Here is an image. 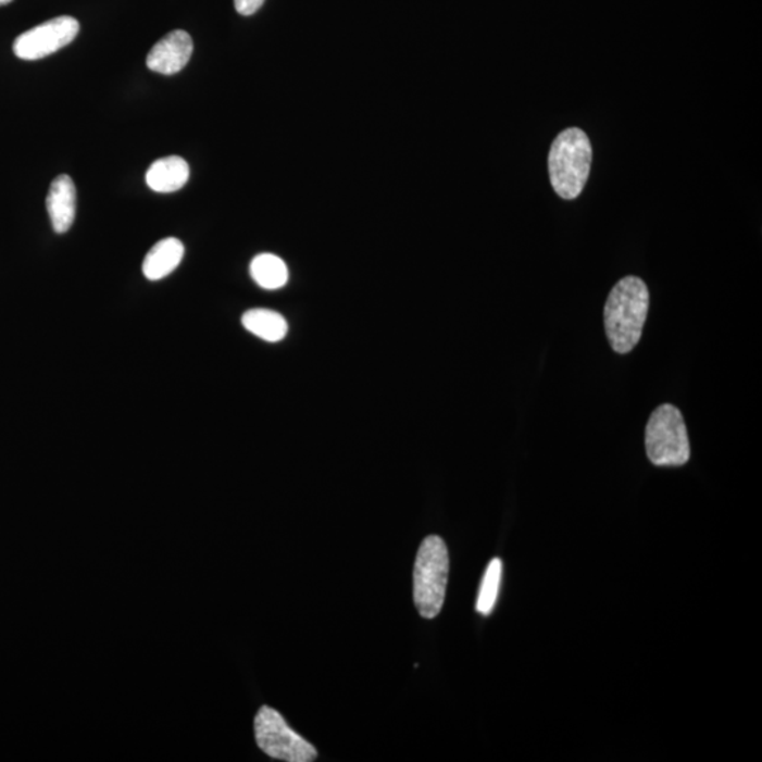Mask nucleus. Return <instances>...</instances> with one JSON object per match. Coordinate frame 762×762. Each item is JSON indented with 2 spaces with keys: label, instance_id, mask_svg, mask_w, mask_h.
Masks as SVG:
<instances>
[{
  "label": "nucleus",
  "instance_id": "obj_10",
  "mask_svg": "<svg viewBox=\"0 0 762 762\" xmlns=\"http://www.w3.org/2000/svg\"><path fill=\"white\" fill-rule=\"evenodd\" d=\"M182 240L167 238L151 248L143 262V273L150 282L163 280L179 266L184 258Z\"/></svg>",
  "mask_w": 762,
  "mask_h": 762
},
{
  "label": "nucleus",
  "instance_id": "obj_13",
  "mask_svg": "<svg viewBox=\"0 0 762 762\" xmlns=\"http://www.w3.org/2000/svg\"><path fill=\"white\" fill-rule=\"evenodd\" d=\"M501 576H503V562L500 558H495L490 561L482 579L476 603L477 613L489 615L494 612L497 598H499Z\"/></svg>",
  "mask_w": 762,
  "mask_h": 762
},
{
  "label": "nucleus",
  "instance_id": "obj_12",
  "mask_svg": "<svg viewBox=\"0 0 762 762\" xmlns=\"http://www.w3.org/2000/svg\"><path fill=\"white\" fill-rule=\"evenodd\" d=\"M250 274H252L254 283L264 290H278L288 282L287 264L276 254L255 255L250 263Z\"/></svg>",
  "mask_w": 762,
  "mask_h": 762
},
{
  "label": "nucleus",
  "instance_id": "obj_5",
  "mask_svg": "<svg viewBox=\"0 0 762 762\" xmlns=\"http://www.w3.org/2000/svg\"><path fill=\"white\" fill-rule=\"evenodd\" d=\"M254 737L259 749L274 760L312 762L318 757L315 747L292 730L280 712L270 707L260 708L255 714Z\"/></svg>",
  "mask_w": 762,
  "mask_h": 762
},
{
  "label": "nucleus",
  "instance_id": "obj_3",
  "mask_svg": "<svg viewBox=\"0 0 762 762\" xmlns=\"http://www.w3.org/2000/svg\"><path fill=\"white\" fill-rule=\"evenodd\" d=\"M449 577V553L438 535L425 538L414 563V604L421 617L433 620L444 608Z\"/></svg>",
  "mask_w": 762,
  "mask_h": 762
},
{
  "label": "nucleus",
  "instance_id": "obj_14",
  "mask_svg": "<svg viewBox=\"0 0 762 762\" xmlns=\"http://www.w3.org/2000/svg\"><path fill=\"white\" fill-rule=\"evenodd\" d=\"M264 0H235V8L241 16H252L263 7Z\"/></svg>",
  "mask_w": 762,
  "mask_h": 762
},
{
  "label": "nucleus",
  "instance_id": "obj_1",
  "mask_svg": "<svg viewBox=\"0 0 762 762\" xmlns=\"http://www.w3.org/2000/svg\"><path fill=\"white\" fill-rule=\"evenodd\" d=\"M650 292L641 278H622L610 291L604 307L605 335L614 352L626 354L640 342Z\"/></svg>",
  "mask_w": 762,
  "mask_h": 762
},
{
  "label": "nucleus",
  "instance_id": "obj_7",
  "mask_svg": "<svg viewBox=\"0 0 762 762\" xmlns=\"http://www.w3.org/2000/svg\"><path fill=\"white\" fill-rule=\"evenodd\" d=\"M193 42L184 30H174L163 37L150 50L148 67L154 73L173 75L179 73L191 60Z\"/></svg>",
  "mask_w": 762,
  "mask_h": 762
},
{
  "label": "nucleus",
  "instance_id": "obj_6",
  "mask_svg": "<svg viewBox=\"0 0 762 762\" xmlns=\"http://www.w3.org/2000/svg\"><path fill=\"white\" fill-rule=\"evenodd\" d=\"M79 33L77 18L59 16L42 25L23 33L13 42V51L21 60L35 61L46 59L63 47L71 45Z\"/></svg>",
  "mask_w": 762,
  "mask_h": 762
},
{
  "label": "nucleus",
  "instance_id": "obj_11",
  "mask_svg": "<svg viewBox=\"0 0 762 762\" xmlns=\"http://www.w3.org/2000/svg\"><path fill=\"white\" fill-rule=\"evenodd\" d=\"M241 324L250 334L272 343L280 342L288 333L286 318L278 312L264 310V308H255V310L246 312L241 316Z\"/></svg>",
  "mask_w": 762,
  "mask_h": 762
},
{
  "label": "nucleus",
  "instance_id": "obj_15",
  "mask_svg": "<svg viewBox=\"0 0 762 762\" xmlns=\"http://www.w3.org/2000/svg\"><path fill=\"white\" fill-rule=\"evenodd\" d=\"M13 2V0H0V7H4V4H9Z\"/></svg>",
  "mask_w": 762,
  "mask_h": 762
},
{
  "label": "nucleus",
  "instance_id": "obj_4",
  "mask_svg": "<svg viewBox=\"0 0 762 762\" xmlns=\"http://www.w3.org/2000/svg\"><path fill=\"white\" fill-rule=\"evenodd\" d=\"M648 459L655 466H684L690 459L688 429L683 414L672 404L658 407L646 429Z\"/></svg>",
  "mask_w": 762,
  "mask_h": 762
},
{
  "label": "nucleus",
  "instance_id": "obj_8",
  "mask_svg": "<svg viewBox=\"0 0 762 762\" xmlns=\"http://www.w3.org/2000/svg\"><path fill=\"white\" fill-rule=\"evenodd\" d=\"M47 211L55 234H65L73 226L77 211V189L70 175L61 174L51 183Z\"/></svg>",
  "mask_w": 762,
  "mask_h": 762
},
{
  "label": "nucleus",
  "instance_id": "obj_2",
  "mask_svg": "<svg viewBox=\"0 0 762 762\" xmlns=\"http://www.w3.org/2000/svg\"><path fill=\"white\" fill-rule=\"evenodd\" d=\"M588 135L577 127L561 132L549 150V178L558 196L575 200L588 183L591 165Z\"/></svg>",
  "mask_w": 762,
  "mask_h": 762
},
{
  "label": "nucleus",
  "instance_id": "obj_9",
  "mask_svg": "<svg viewBox=\"0 0 762 762\" xmlns=\"http://www.w3.org/2000/svg\"><path fill=\"white\" fill-rule=\"evenodd\" d=\"M189 179V165L178 155L160 159L150 165L146 183L155 192L170 193L182 189Z\"/></svg>",
  "mask_w": 762,
  "mask_h": 762
}]
</instances>
